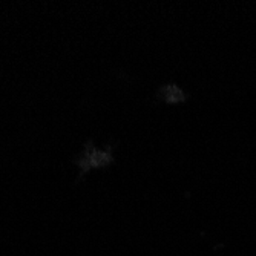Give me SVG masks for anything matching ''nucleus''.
Masks as SVG:
<instances>
[{
    "instance_id": "nucleus-1",
    "label": "nucleus",
    "mask_w": 256,
    "mask_h": 256,
    "mask_svg": "<svg viewBox=\"0 0 256 256\" xmlns=\"http://www.w3.org/2000/svg\"><path fill=\"white\" fill-rule=\"evenodd\" d=\"M106 161H108L106 154L98 152V150H89V152H86V155L83 156V160H80V168L86 172L90 168L102 166L103 162H106Z\"/></svg>"
}]
</instances>
